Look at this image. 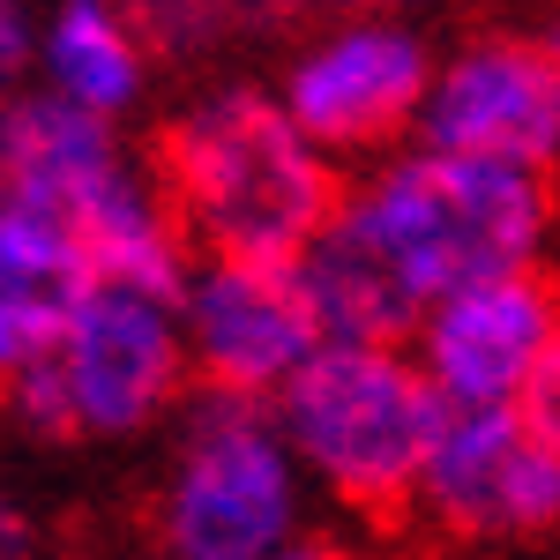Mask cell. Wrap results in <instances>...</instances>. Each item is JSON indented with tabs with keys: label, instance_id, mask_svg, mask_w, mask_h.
<instances>
[{
	"label": "cell",
	"instance_id": "obj_8",
	"mask_svg": "<svg viewBox=\"0 0 560 560\" xmlns=\"http://www.w3.org/2000/svg\"><path fill=\"white\" fill-rule=\"evenodd\" d=\"M179 337L202 396L277 404V388L329 345L300 261H187Z\"/></svg>",
	"mask_w": 560,
	"mask_h": 560
},
{
	"label": "cell",
	"instance_id": "obj_13",
	"mask_svg": "<svg viewBox=\"0 0 560 560\" xmlns=\"http://www.w3.org/2000/svg\"><path fill=\"white\" fill-rule=\"evenodd\" d=\"M90 292V255L68 224L0 195V396L31 382Z\"/></svg>",
	"mask_w": 560,
	"mask_h": 560
},
{
	"label": "cell",
	"instance_id": "obj_20",
	"mask_svg": "<svg viewBox=\"0 0 560 560\" xmlns=\"http://www.w3.org/2000/svg\"><path fill=\"white\" fill-rule=\"evenodd\" d=\"M255 8H269V0H255Z\"/></svg>",
	"mask_w": 560,
	"mask_h": 560
},
{
	"label": "cell",
	"instance_id": "obj_12",
	"mask_svg": "<svg viewBox=\"0 0 560 560\" xmlns=\"http://www.w3.org/2000/svg\"><path fill=\"white\" fill-rule=\"evenodd\" d=\"M158 52L135 31L128 0H45L31 15V90L97 113V120H128L150 97Z\"/></svg>",
	"mask_w": 560,
	"mask_h": 560
},
{
	"label": "cell",
	"instance_id": "obj_2",
	"mask_svg": "<svg viewBox=\"0 0 560 560\" xmlns=\"http://www.w3.org/2000/svg\"><path fill=\"white\" fill-rule=\"evenodd\" d=\"M150 173L195 261H300L345 202V165L322 158L261 83L187 97Z\"/></svg>",
	"mask_w": 560,
	"mask_h": 560
},
{
	"label": "cell",
	"instance_id": "obj_17",
	"mask_svg": "<svg viewBox=\"0 0 560 560\" xmlns=\"http://www.w3.org/2000/svg\"><path fill=\"white\" fill-rule=\"evenodd\" d=\"M314 15H396V8H427V0H300Z\"/></svg>",
	"mask_w": 560,
	"mask_h": 560
},
{
	"label": "cell",
	"instance_id": "obj_11",
	"mask_svg": "<svg viewBox=\"0 0 560 560\" xmlns=\"http://www.w3.org/2000/svg\"><path fill=\"white\" fill-rule=\"evenodd\" d=\"M560 322V284L546 269H509L478 277L464 292L433 300L404 351L419 359L441 411H516L523 382Z\"/></svg>",
	"mask_w": 560,
	"mask_h": 560
},
{
	"label": "cell",
	"instance_id": "obj_16",
	"mask_svg": "<svg viewBox=\"0 0 560 560\" xmlns=\"http://www.w3.org/2000/svg\"><path fill=\"white\" fill-rule=\"evenodd\" d=\"M31 75V8H0V97Z\"/></svg>",
	"mask_w": 560,
	"mask_h": 560
},
{
	"label": "cell",
	"instance_id": "obj_7",
	"mask_svg": "<svg viewBox=\"0 0 560 560\" xmlns=\"http://www.w3.org/2000/svg\"><path fill=\"white\" fill-rule=\"evenodd\" d=\"M433 60L441 52L427 31L404 15H322V31L284 52V75L269 90L322 158L366 173L388 150L419 142Z\"/></svg>",
	"mask_w": 560,
	"mask_h": 560
},
{
	"label": "cell",
	"instance_id": "obj_5",
	"mask_svg": "<svg viewBox=\"0 0 560 560\" xmlns=\"http://www.w3.org/2000/svg\"><path fill=\"white\" fill-rule=\"evenodd\" d=\"M187 382L195 374L179 337V284L90 277L45 366L8 388V411L60 441H135L173 419Z\"/></svg>",
	"mask_w": 560,
	"mask_h": 560
},
{
	"label": "cell",
	"instance_id": "obj_1",
	"mask_svg": "<svg viewBox=\"0 0 560 560\" xmlns=\"http://www.w3.org/2000/svg\"><path fill=\"white\" fill-rule=\"evenodd\" d=\"M560 240L553 173L404 142L345 179L329 232L300 255L314 314L351 345H404L419 314L478 277L546 269Z\"/></svg>",
	"mask_w": 560,
	"mask_h": 560
},
{
	"label": "cell",
	"instance_id": "obj_6",
	"mask_svg": "<svg viewBox=\"0 0 560 560\" xmlns=\"http://www.w3.org/2000/svg\"><path fill=\"white\" fill-rule=\"evenodd\" d=\"M306 471L269 404L202 396L158 486L165 560H277L306 538Z\"/></svg>",
	"mask_w": 560,
	"mask_h": 560
},
{
	"label": "cell",
	"instance_id": "obj_21",
	"mask_svg": "<svg viewBox=\"0 0 560 560\" xmlns=\"http://www.w3.org/2000/svg\"><path fill=\"white\" fill-rule=\"evenodd\" d=\"M553 45H560V31H553Z\"/></svg>",
	"mask_w": 560,
	"mask_h": 560
},
{
	"label": "cell",
	"instance_id": "obj_3",
	"mask_svg": "<svg viewBox=\"0 0 560 560\" xmlns=\"http://www.w3.org/2000/svg\"><path fill=\"white\" fill-rule=\"evenodd\" d=\"M0 195L68 224L75 247L90 255V277L179 284L195 261L165 210L158 173L135 165L120 128L45 90H15L0 105Z\"/></svg>",
	"mask_w": 560,
	"mask_h": 560
},
{
	"label": "cell",
	"instance_id": "obj_14",
	"mask_svg": "<svg viewBox=\"0 0 560 560\" xmlns=\"http://www.w3.org/2000/svg\"><path fill=\"white\" fill-rule=\"evenodd\" d=\"M128 15L158 60H217L261 8L255 0H128Z\"/></svg>",
	"mask_w": 560,
	"mask_h": 560
},
{
	"label": "cell",
	"instance_id": "obj_10",
	"mask_svg": "<svg viewBox=\"0 0 560 560\" xmlns=\"http://www.w3.org/2000/svg\"><path fill=\"white\" fill-rule=\"evenodd\" d=\"M411 516L456 546H530L560 530V456L523 427V411H448Z\"/></svg>",
	"mask_w": 560,
	"mask_h": 560
},
{
	"label": "cell",
	"instance_id": "obj_18",
	"mask_svg": "<svg viewBox=\"0 0 560 560\" xmlns=\"http://www.w3.org/2000/svg\"><path fill=\"white\" fill-rule=\"evenodd\" d=\"M277 560H345L337 546H322V538H300V546H284Z\"/></svg>",
	"mask_w": 560,
	"mask_h": 560
},
{
	"label": "cell",
	"instance_id": "obj_9",
	"mask_svg": "<svg viewBox=\"0 0 560 560\" xmlns=\"http://www.w3.org/2000/svg\"><path fill=\"white\" fill-rule=\"evenodd\" d=\"M419 142L553 173L560 165V45L523 31H478L433 60V90L419 113Z\"/></svg>",
	"mask_w": 560,
	"mask_h": 560
},
{
	"label": "cell",
	"instance_id": "obj_19",
	"mask_svg": "<svg viewBox=\"0 0 560 560\" xmlns=\"http://www.w3.org/2000/svg\"><path fill=\"white\" fill-rule=\"evenodd\" d=\"M0 8H31V0H0Z\"/></svg>",
	"mask_w": 560,
	"mask_h": 560
},
{
	"label": "cell",
	"instance_id": "obj_15",
	"mask_svg": "<svg viewBox=\"0 0 560 560\" xmlns=\"http://www.w3.org/2000/svg\"><path fill=\"white\" fill-rule=\"evenodd\" d=\"M516 411H523V427L560 456V322H553V337H546V351H538V366H530V382H523Z\"/></svg>",
	"mask_w": 560,
	"mask_h": 560
},
{
	"label": "cell",
	"instance_id": "obj_4",
	"mask_svg": "<svg viewBox=\"0 0 560 560\" xmlns=\"http://www.w3.org/2000/svg\"><path fill=\"white\" fill-rule=\"evenodd\" d=\"M277 427L314 493L351 516H411V493L441 433V396L404 345H329L277 388Z\"/></svg>",
	"mask_w": 560,
	"mask_h": 560
}]
</instances>
